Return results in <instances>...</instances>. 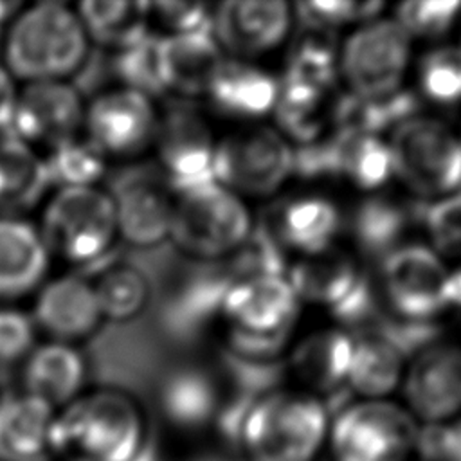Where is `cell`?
<instances>
[{
    "instance_id": "d590c367",
    "label": "cell",
    "mask_w": 461,
    "mask_h": 461,
    "mask_svg": "<svg viewBox=\"0 0 461 461\" xmlns=\"http://www.w3.org/2000/svg\"><path fill=\"white\" fill-rule=\"evenodd\" d=\"M49 184L59 189L94 187L106 173V157L88 139L74 137L54 148L43 158Z\"/></svg>"
},
{
    "instance_id": "1f68e13d",
    "label": "cell",
    "mask_w": 461,
    "mask_h": 461,
    "mask_svg": "<svg viewBox=\"0 0 461 461\" xmlns=\"http://www.w3.org/2000/svg\"><path fill=\"white\" fill-rule=\"evenodd\" d=\"M77 18L88 36L113 50L126 49L151 34L149 2H81Z\"/></svg>"
},
{
    "instance_id": "f35d334b",
    "label": "cell",
    "mask_w": 461,
    "mask_h": 461,
    "mask_svg": "<svg viewBox=\"0 0 461 461\" xmlns=\"http://www.w3.org/2000/svg\"><path fill=\"white\" fill-rule=\"evenodd\" d=\"M394 22L412 38L436 41L445 38L461 18L457 0H407L394 5Z\"/></svg>"
},
{
    "instance_id": "3957f363",
    "label": "cell",
    "mask_w": 461,
    "mask_h": 461,
    "mask_svg": "<svg viewBox=\"0 0 461 461\" xmlns=\"http://www.w3.org/2000/svg\"><path fill=\"white\" fill-rule=\"evenodd\" d=\"M330 414L301 389H274L256 398L241 427L247 461H315L328 441Z\"/></svg>"
},
{
    "instance_id": "8992f818",
    "label": "cell",
    "mask_w": 461,
    "mask_h": 461,
    "mask_svg": "<svg viewBox=\"0 0 461 461\" xmlns=\"http://www.w3.org/2000/svg\"><path fill=\"white\" fill-rule=\"evenodd\" d=\"M420 423L400 403L353 400L330 420L333 461H411Z\"/></svg>"
},
{
    "instance_id": "f1b7e54d",
    "label": "cell",
    "mask_w": 461,
    "mask_h": 461,
    "mask_svg": "<svg viewBox=\"0 0 461 461\" xmlns=\"http://www.w3.org/2000/svg\"><path fill=\"white\" fill-rule=\"evenodd\" d=\"M331 92L301 83L279 79V94L274 106L276 130L292 144H310L330 133Z\"/></svg>"
},
{
    "instance_id": "bcb514c9",
    "label": "cell",
    "mask_w": 461,
    "mask_h": 461,
    "mask_svg": "<svg viewBox=\"0 0 461 461\" xmlns=\"http://www.w3.org/2000/svg\"><path fill=\"white\" fill-rule=\"evenodd\" d=\"M34 346V322L23 312L0 308V367L25 360Z\"/></svg>"
},
{
    "instance_id": "44dd1931",
    "label": "cell",
    "mask_w": 461,
    "mask_h": 461,
    "mask_svg": "<svg viewBox=\"0 0 461 461\" xmlns=\"http://www.w3.org/2000/svg\"><path fill=\"white\" fill-rule=\"evenodd\" d=\"M342 225V212L333 200L306 193L281 203L268 227L285 250L312 256L337 245Z\"/></svg>"
},
{
    "instance_id": "f907efd6",
    "label": "cell",
    "mask_w": 461,
    "mask_h": 461,
    "mask_svg": "<svg viewBox=\"0 0 461 461\" xmlns=\"http://www.w3.org/2000/svg\"><path fill=\"white\" fill-rule=\"evenodd\" d=\"M445 299H447V308L461 310V261L457 267L448 268Z\"/></svg>"
},
{
    "instance_id": "c3c4849f",
    "label": "cell",
    "mask_w": 461,
    "mask_h": 461,
    "mask_svg": "<svg viewBox=\"0 0 461 461\" xmlns=\"http://www.w3.org/2000/svg\"><path fill=\"white\" fill-rule=\"evenodd\" d=\"M16 95H18V90L14 88L13 76L0 63V135H7L11 130Z\"/></svg>"
},
{
    "instance_id": "ee69618b",
    "label": "cell",
    "mask_w": 461,
    "mask_h": 461,
    "mask_svg": "<svg viewBox=\"0 0 461 461\" xmlns=\"http://www.w3.org/2000/svg\"><path fill=\"white\" fill-rule=\"evenodd\" d=\"M212 7L200 2H149V23L155 22L162 36L211 32Z\"/></svg>"
},
{
    "instance_id": "836d02e7",
    "label": "cell",
    "mask_w": 461,
    "mask_h": 461,
    "mask_svg": "<svg viewBox=\"0 0 461 461\" xmlns=\"http://www.w3.org/2000/svg\"><path fill=\"white\" fill-rule=\"evenodd\" d=\"M339 77V45L335 32L303 27L290 41L283 81L331 92Z\"/></svg>"
},
{
    "instance_id": "9a60e30c",
    "label": "cell",
    "mask_w": 461,
    "mask_h": 461,
    "mask_svg": "<svg viewBox=\"0 0 461 461\" xmlns=\"http://www.w3.org/2000/svg\"><path fill=\"white\" fill-rule=\"evenodd\" d=\"M115 207L117 236L131 247L151 249L171 232L173 191L158 171H128L110 193Z\"/></svg>"
},
{
    "instance_id": "681fc988",
    "label": "cell",
    "mask_w": 461,
    "mask_h": 461,
    "mask_svg": "<svg viewBox=\"0 0 461 461\" xmlns=\"http://www.w3.org/2000/svg\"><path fill=\"white\" fill-rule=\"evenodd\" d=\"M443 461H461V416L443 423Z\"/></svg>"
},
{
    "instance_id": "7a4b0ae2",
    "label": "cell",
    "mask_w": 461,
    "mask_h": 461,
    "mask_svg": "<svg viewBox=\"0 0 461 461\" xmlns=\"http://www.w3.org/2000/svg\"><path fill=\"white\" fill-rule=\"evenodd\" d=\"M88 36L68 5L40 2L23 7L9 23L4 61L11 76L34 81H67L88 56Z\"/></svg>"
},
{
    "instance_id": "f5cc1de1",
    "label": "cell",
    "mask_w": 461,
    "mask_h": 461,
    "mask_svg": "<svg viewBox=\"0 0 461 461\" xmlns=\"http://www.w3.org/2000/svg\"><path fill=\"white\" fill-rule=\"evenodd\" d=\"M457 137H459V142H461V130H459V133H457Z\"/></svg>"
},
{
    "instance_id": "74e56055",
    "label": "cell",
    "mask_w": 461,
    "mask_h": 461,
    "mask_svg": "<svg viewBox=\"0 0 461 461\" xmlns=\"http://www.w3.org/2000/svg\"><path fill=\"white\" fill-rule=\"evenodd\" d=\"M230 277L225 272L221 276H200L189 279L178 292L173 304L167 306V321L176 330H191L196 324L207 321L212 313H218L220 301Z\"/></svg>"
},
{
    "instance_id": "cb8c5ba5",
    "label": "cell",
    "mask_w": 461,
    "mask_h": 461,
    "mask_svg": "<svg viewBox=\"0 0 461 461\" xmlns=\"http://www.w3.org/2000/svg\"><path fill=\"white\" fill-rule=\"evenodd\" d=\"M56 411L29 396L0 400V461H47Z\"/></svg>"
},
{
    "instance_id": "b9f144b4",
    "label": "cell",
    "mask_w": 461,
    "mask_h": 461,
    "mask_svg": "<svg viewBox=\"0 0 461 461\" xmlns=\"http://www.w3.org/2000/svg\"><path fill=\"white\" fill-rule=\"evenodd\" d=\"M294 18L303 27L335 32L346 27H358L369 20L382 16L384 2H297L292 4Z\"/></svg>"
},
{
    "instance_id": "e575fe53",
    "label": "cell",
    "mask_w": 461,
    "mask_h": 461,
    "mask_svg": "<svg viewBox=\"0 0 461 461\" xmlns=\"http://www.w3.org/2000/svg\"><path fill=\"white\" fill-rule=\"evenodd\" d=\"M92 286L101 317L119 324L137 319L151 299L149 279L140 268L131 265L106 268Z\"/></svg>"
},
{
    "instance_id": "8d00e7d4",
    "label": "cell",
    "mask_w": 461,
    "mask_h": 461,
    "mask_svg": "<svg viewBox=\"0 0 461 461\" xmlns=\"http://www.w3.org/2000/svg\"><path fill=\"white\" fill-rule=\"evenodd\" d=\"M416 94L438 106L461 103V45H436L420 56Z\"/></svg>"
},
{
    "instance_id": "d6a6232c",
    "label": "cell",
    "mask_w": 461,
    "mask_h": 461,
    "mask_svg": "<svg viewBox=\"0 0 461 461\" xmlns=\"http://www.w3.org/2000/svg\"><path fill=\"white\" fill-rule=\"evenodd\" d=\"M160 403L171 423L182 429H198L214 420L221 402L214 380L207 373L182 367L164 380Z\"/></svg>"
},
{
    "instance_id": "ac0fdd59",
    "label": "cell",
    "mask_w": 461,
    "mask_h": 461,
    "mask_svg": "<svg viewBox=\"0 0 461 461\" xmlns=\"http://www.w3.org/2000/svg\"><path fill=\"white\" fill-rule=\"evenodd\" d=\"M353 335L340 326L319 328L294 340L285 355V371L321 400L346 387Z\"/></svg>"
},
{
    "instance_id": "4316f807",
    "label": "cell",
    "mask_w": 461,
    "mask_h": 461,
    "mask_svg": "<svg viewBox=\"0 0 461 461\" xmlns=\"http://www.w3.org/2000/svg\"><path fill=\"white\" fill-rule=\"evenodd\" d=\"M41 234L18 218H0V297L34 290L49 268Z\"/></svg>"
},
{
    "instance_id": "f6af8a7d",
    "label": "cell",
    "mask_w": 461,
    "mask_h": 461,
    "mask_svg": "<svg viewBox=\"0 0 461 461\" xmlns=\"http://www.w3.org/2000/svg\"><path fill=\"white\" fill-rule=\"evenodd\" d=\"M382 312L376 283L364 272L358 285L340 304L330 310V315L342 326H366L375 324Z\"/></svg>"
},
{
    "instance_id": "ab89813d",
    "label": "cell",
    "mask_w": 461,
    "mask_h": 461,
    "mask_svg": "<svg viewBox=\"0 0 461 461\" xmlns=\"http://www.w3.org/2000/svg\"><path fill=\"white\" fill-rule=\"evenodd\" d=\"M285 249L265 221L254 223L245 243L230 256L227 274L232 279L249 276H285L288 268Z\"/></svg>"
},
{
    "instance_id": "6da1fadb",
    "label": "cell",
    "mask_w": 461,
    "mask_h": 461,
    "mask_svg": "<svg viewBox=\"0 0 461 461\" xmlns=\"http://www.w3.org/2000/svg\"><path fill=\"white\" fill-rule=\"evenodd\" d=\"M146 439L139 403L117 389L76 398L52 425V454L68 461H133Z\"/></svg>"
},
{
    "instance_id": "60d3db41",
    "label": "cell",
    "mask_w": 461,
    "mask_h": 461,
    "mask_svg": "<svg viewBox=\"0 0 461 461\" xmlns=\"http://www.w3.org/2000/svg\"><path fill=\"white\" fill-rule=\"evenodd\" d=\"M158 34H148L137 43L115 50L112 70L122 83V88L144 94L148 97H158L164 94L158 59H157Z\"/></svg>"
},
{
    "instance_id": "d6986e66",
    "label": "cell",
    "mask_w": 461,
    "mask_h": 461,
    "mask_svg": "<svg viewBox=\"0 0 461 461\" xmlns=\"http://www.w3.org/2000/svg\"><path fill=\"white\" fill-rule=\"evenodd\" d=\"M279 94V77L254 61L223 58L207 86L205 99L212 113L223 119L256 124L272 115Z\"/></svg>"
},
{
    "instance_id": "5bb4252c",
    "label": "cell",
    "mask_w": 461,
    "mask_h": 461,
    "mask_svg": "<svg viewBox=\"0 0 461 461\" xmlns=\"http://www.w3.org/2000/svg\"><path fill=\"white\" fill-rule=\"evenodd\" d=\"M301 303L285 276H249L232 279L220 301L218 315L225 330L270 337L295 331Z\"/></svg>"
},
{
    "instance_id": "7dc6e473",
    "label": "cell",
    "mask_w": 461,
    "mask_h": 461,
    "mask_svg": "<svg viewBox=\"0 0 461 461\" xmlns=\"http://www.w3.org/2000/svg\"><path fill=\"white\" fill-rule=\"evenodd\" d=\"M292 176H301L304 180L337 176V146L333 131L315 142L294 146Z\"/></svg>"
},
{
    "instance_id": "f546056e",
    "label": "cell",
    "mask_w": 461,
    "mask_h": 461,
    "mask_svg": "<svg viewBox=\"0 0 461 461\" xmlns=\"http://www.w3.org/2000/svg\"><path fill=\"white\" fill-rule=\"evenodd\" d=\"M50 187L43 158L13 135L0 137V211L32 207Z\"/></svg>"
},
{
    "instance_id": "e0dca14e",
    "label": "cell",
    "mask_w": 461,
    "mask_h": 461,
    "mask_svg": "<svg viewBox=\"0 0 461 461\" xmlns=\"http://www.w3.org/2000/svg\"><path fill=\"white\" fill-rule=\"evenodd\" d=\"M85 121L79 90L67 81L27 83L16 95L9 135L29 144L54 148L77 137Z\"/></svg>"
},
{
    "instance_id": "30bf717a",
    "label": "cell",
    "mask_w": 461,
    "mask_h": 461,
    "mask_svg": "<svg viewBox=\"0 0 461 461\" xmlns=\"http://www.w3.org/2000/svg\"><path fill=\"white\" fill-rule=\"evenodd\" d=\"M445 261L421 243H403L385 254L375 279L384 312L407 322H436L447 310Z\"/></svg>"
},
{
    "instance_id": "4fadbf2b",
    "label": "cell",
    "mask_w": 461,
    "mask_h": 461,
    "mask_svg": "<svg viewBox=\"0 0 461 461\" xmlns=\"http://www.w3.org/2000/svg\"><path fill=\"white\" fill-rule=\"evenodd\" d=\"M295 23L292 4L227 0L212 7L211 34L229 58L256 61L283 47Z\"/></svg>"
},
{
    "instance_id": "816d5d0a",
    "label": "cell",
    "mask_w": 461,
    "mask_h": 461,
    "mask_svg": "<svg viewBox=\"0 0 461 461\" xmlns=\"http://www.w3.org/2000/svg\"><path fill=\"white\" fill-rule=\"evenodd\" d=\"M23 9L22 2H5L0 0V25L13 22V18Z\"/></svg>"
},
{
    "instance_id": "9c48e42d",
    "label": "cell",
    "mask_w": 461,
    "mask_h": 461,
    "mask_svg": "<svg viewBox=\"0 0 461 461\" xmlns=\"http://www.w3.org/2000/svg\"><path fill=\"white\" fill-rule=\"evenodd\" d=\"M411 59V36L393 16H378L355 27L339 45V77L348 92L378 99L403 86Z\"/></svg>"
},
{
    "instance_id": "7c38bea8",
    "label": "cell",
    "mask_w": 461,
    "mask_h": 461,
    "mask_svg": "<svg viewBox=\"0 0 461 461\" xmlns=\"http://www.w3.org/2000/svg\"><path fill=\"white\" fill-rule=\"evenodd\" d=\"M403 407L420 425L461 416V346L434 340L407 358L402 378Z\"/></svg>"
},
{
    "instance_id": "484cf974",
    "label": "cell",
    "mask_w": 461,
    "mask_h": 461,
    "mask_svg": "<svg viewBox=\"0 0 461 461\" xmlns=\"http://www.w3.org/2000/svg\"><path fill=\"white\" fill-rule=\"evenodd\" d=\"M407 358L380 331L364 330L353 337L346 387L357 400H385L402 385Z\"/></svg>"
},
{
    "instance_id": "5b68a950",
    "label": "cell",
    "mask_w": 461,
    "mask_h": 461,
    "mask_svg": "<svg viewBox=\"0 0 461 461\" xmlns=\"http://www.w3.org/2000/svg\"><path fill=\"white\" fill-rule=\"evenodd\" d=\"M393 178L414 198L436 200L461 189V142L441 119L414 115L389 131Z\"/></svg>"
},
{
    "instance_id": "277c9868",
    "label": "cell",
    "mask_w": 461,
    "mask_h": 461,
    "mask_svg": "<svg viewBox=\"0 0 461 461\" xmlns=\"http://www.w3.org/2000/svg\"><path fill=\"white\" fill-rule=\"evenodd\" d=\"M254 227L243 198L218 182H207L176 193L169 240L200 261L230 258Z\"/></svg>"
},
{
    "instance_id": "83f0119b",
    "label": "cell",
    "mask_w": 461,
    "mask_h": 461,
    "mask_svg": "<svg viewBox=\"0 0 461 461\" xmlns=\"http://www.w3.org/2000/svg\"><path fill=\"white\" fill-rule=\"evenodd\" d=\"M414 214L411 203L382 193L366 194L349 216V232L362 252L385 256L403 245Z\"/></svg>"
},
{
    "instance_id": "ffe728a7",
    "label": "cell",
    "mask_w": 461,
    "mask_h": 461,
    "mask_svg": "<svg viewBox=\"0 0 461 461\" xmlns=\"http://www.w3.org/2000/svg\"><path fill=\"white\" fill-rule=\"evenodd\" d=\"M223 58L211 32L158 34L157 59L160 83L164 92L176 95L180 101L203 97Z\"/></svg>"
},
{
    "instance_id": "ba28073f",
    "label": "cell",
    "mask_w": 461,
    "mask_h": 461,
    "mask_svg": "<svg viewBox=\"0 0 461 461\" xmlns=\"http://www.w3.org/2000/svg\"><path fill=\"white\" fill-rule=\"evenodd\" d=\"M40 234L49 254L77 265H97L119 238L110 193L95 187L58 189L43 212Z\"/></svg>"
},
{
    "instance_id": "7402d4cb",
    "label": "cell",
    "mask_w": 461,
    "mask_h": 461,
    "mask_svg": "<svg viewBox=\"0 0 461 461\" xmlns=\"http://www.w3.org/2000/svg\"><path fill=\"white\" fill-rule=\"evenodd\" d=\"M362 274L357 258L348 249L333 245L312 256H299L288 265L285 277L301 304L330 312L351 294Z\"/></svg>"
},
{
    "instance_id": "2e32d148",
    "label": "cell",
    "mask_w": 461,
    "mask_h": 461,
    "mask_svg": "<svg viewBox=\"0 0 461 461\" xmlns=\"http://www.w3.org/2000/svg\"><path fill=\"white\" fill-rule=\"evenodd\" d=\"M158 113L153 99L117 88L97 95L85 108L86 139L106 155L131 157L153 144Z\"/></svg>"
},
{
    "instance_id": "8fae6325",
    "label": "cell",
    "mask_w": 461,
    "mask_h": 461,
    "mask_svg": "<svg viewBox=\"0 0 461 461\" xmlns=\"http://www.w3.org/2000/svg\"><path fill=\"white\" fill-rule=\"evenodd\" d=\"M216 140L209 121L187 101L173 103L158 115L153 137L158 173L175 194L214 182Z\"/></svg>"
},
{
    "instance_id": "52a82bcc",
    "label": "cell",
    "mask_w": 461,
    "mask_h": 461,
    "mask_svg": "<svg viewBox=\"0 0 461 461\" xmlns=\"http://www.w3.org/2000/svg\"><path fill=\"white\" fill-rule=\"evenodd\" d=\"M294 146L268 124H245L216 140L214 182L240 198H270L290 178Z\"/></svg>"
},
{
    "instance_id": "7bdbcfd3",
    "label": "cell",
    "mask_w": 461,
    "mask_h": 461,
    "mask_svg": "<svg viewBox=\"0 0 461 461\" xmlns=\"http://www.w3.org/2000/svg\"><path fill=\"white\" fill-rule=\"evenodd\" d=\"M429 247L441 259L461 261V191L432 200L421 212Z\"/></svg>"
},
{
    "instance_id": "603a6c76",
    "label": "cell",
    "mask_w": 461,
    "mask_h": 461,
    "mask_svg": "<svg viewBox=\"0 0 461 461\" xmlns=\"http://www.w3.org/2000/svg\"><path fill=\"white\" fill-rule=\"evenodd\" d=\"M34 319L58 342L83 339L103 321L94 286L81 276H63L45 285L36 299Z\"/></svg>"
},
{
    "instance_id": "db71d44e",
    "label": "cell",
    "mask_w": 461,
    "mask_h": 461,
    "mask_svg": "<svg viewBox=\"0 0 461 461\" xmlns=\"http://www.w3.org/2000/svg\"><path fill=\"white\" fill-rule=\"evenodd\" d=\"M457 25H459V29H461V18H459V23H457ZM459 45H461V43H459Z\"/></svg>"
},
{
    "instance_id": "d4e9b609",
    "label": "cell",
    "mask_w": 461,
    "mask_h": 461,
    "mask_svg": "<svg viewBox=\"0 0 461 461\" xmlns=\"http://www.w3.org/2000/svg\"><path fill=\"white\" fill-rule=\"evenodd\" d=\"M85 376L83 355L67 342H49L32 349L23 366L25 394L45 402L54 411L79 398Z\"/></svg>"
},
{
    "instance_id": "4dcf8cb0",
    "label": "cell",
    "mask_w": 461,
    "mask_h": 461,
    "mask_svg": "<svg viewBox=\"0 0 461 461\" xmlns=\"http://www.w3.org/2000/svg\"><path fill=\"white\" fill-rule=\"evenodd\" d=\"M337 176L364 194L380 193L393 180L387 139L371 133L333 131Z\"/></svg>"
}]
</instances>
